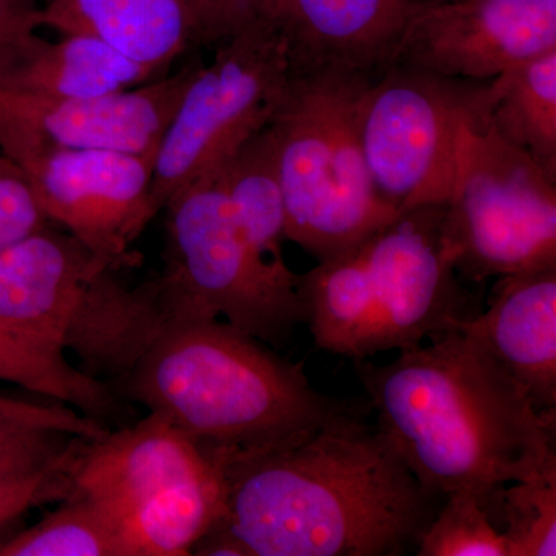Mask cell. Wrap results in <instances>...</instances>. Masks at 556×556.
Segmentation results:
<instances>
[{
  "mask_svg": "<svg viewBox=\"0 0 556 556\" xmlns=\"http://www.w3.org/2000/svg\"><path fill=\"white\" fill-rule=\"evenodd\" d=\"M485 508L506 540L508 556L556 555V464L500 486Z\"/></svg>",
  "mask_w": 556,
  "mask_h": 556,
  "instance_id": "cell-24",
  "label": "cell"
},
{
  "mask_svg": "<svg viewBox=\"0 0 556 556\" xmlns=\"http://www.w3.org/2000/svg\"><path fill=\"white\" fill-rule=\"evenodd\" d=\"M445 236L468 283L556 266V181L490 118L464 126Z\"/></svg>",
  "mask_w": 556,
  "mask_h": 556,
  "instance_id": "cell-9",
  "label": "cell"
},
{
  "mask_svg": "<svg viewBox=\"0 0 556 556\" xmlns=\"http://www.w3.org/2000/svg\"><path fill=\"white\" fill-rule=\"evenodd\" d=\"M0 153L24 172L51 223L110 268L138 265L131 248L160 214L152 195L153 156L31 142Z\"/></svg>",
  "mask_w": 556,
  "mask_h": 556,
  "instance_id": "cell-12",
  "label": "cell"
},
{
  "mask_svg": "<svg viewBox=\"0 0 556 556\" xmlns=\"http://www.w3.org/2000/svg\"><path fill=\"white\" fill-rule=\"evenodd\" d=\"M289 78L287 42L262 14L219 40L214 60L203 62L190 80L156 150L152 195L160 212L268 126Z\"/></svg>",
  "mask_w": 556,
  "mask_h": 556,
  "instance_id": "cell-11",
  "label": "cell"
},
{
  "mask_svg": "<svg viewBox=\"0 0 556 556\" xmlns=\"http://www.w3.org/2000/svg\"><path fill=\"white\" fill-rule=\"evenodd\" d=\"M445 204L401 212L338 257L300 276L314 343L354 362L422 345L481 311L456 269Z\"/></svg>",
  "mask_w": 556,
  "mask_h": 556,
  "instance_id": "cell-4",
  "label": "cell"
},
{
  "mask_svg": "<svg viewBox=\"0 0 556 556\" xmlns=\"http://www.w3.org/2000/svg\"><path fill=\"white\" fill-rule=\"evenodd\" d=\"M49 225L24 172L0 153V252Z\"/></svg>",
  "mask_w": 556,
  "mask_h": 556,
  "instance_id": "cell-26",
  "label": "cell"
},
{
  "mask_svg": "<svg viewBox=\"0 0 556 556\" xmlns=\"http://www.w3.org/2000/svg\"><path fill=\"white\" fill-rule=\"evenodd\" d=\"M64 407L65 404L61 402H54L53 405L35 404V402L0 396V430L14 424L60 415Z\"/></svg>",
  "mask_w": 556,
  "mask_h": 556,
  "instance_id": "cell-30",
  "label": "cell"
},
{
  "mask_svg": "<svg viewBox=\"0 0 556 556\" xmlns=\"http://www.w3.org/2000/svg\"><path fill=\"white\" fill-rule=\"evenodd\" d=\"M167 268L159 278L172 313L225 317L265 343L283 345L305 321L299 281L266 268L237 225L222 166L167 201Z\"/></svg>",
  "mask_w": 556,
  "mask_h": 556,
  "instance_id": "cell-8",
  "label": "cell"
},
{
  "mask_svg": "<svg viewBox=\"0 0 556 556\" xmlns=\"http://www.w3.org/2000/svg\"><path fill=\"white\" fill-rule=\"evenodd\" d=\"M109 431L75 408L0 430V526L30 508L67 500L90 442Z\"/></svg>",
  "mask_w": 556,
  "mask_h": 556,
  "instance_id": "cell-17",
  "label": "cell"
},
{
  "mask_svg": "<svg viewBox=\"0 0 556 556\" xmlns=\"http://www.w3.org/2000/svg\"><path fill=\"white\" fill-rule=\"evenodd\" d=\"M225 514L251 556H401L437 517L438 495L353 409L294 447L225 471Z\"/></svg>",
  "mask_w": 556,
  "mask_h": 556,
  "instance_id": "cell-1",
  "label": "cell"
},
{
  "mask_svg": "<svg viewBox=\"0 0 556 556\" xmlns=\"http://www.w3.org/2000/svg\"><path fill=\"white\" fill-rule=\"evenodd\" d=\"M0 556H124L119 538L90 501L70 495L35 526L0 543Z\"/></svg>",
  "mask_w": 556,
  "mask_h": 556,
  "instance_id": "cell-23",
  "label": "cell"
},
{
  "mask_svg": "<svg viewBox=\"0 0 556 556\" xmlns=\"http://www.w3.org/2000/svg\"><path fill=\"white\" fill-rule=\"evenodd\" d=\"M155 76L91 36L64 35L53 42L35 31L0 51V87L22 93L86 100L135 89Z\"/></svg>",
  "mask_w": 556,
  "mask_h": 556,
  "instance_id": "cell-18",
  "label": "cell"
},
{
  "mask_svg": "<svg viewBox=\"0 0 556 556\" xmlns=\"http://www.w3.org/2000/svg\"><path fill=\"white\" fill-rule=\"evenodd\" d=\"M203 61L100 98H53L0 87V150L21 142L153 156Z\"/></svg>",
  "mask_w": 556,
  "mask_h": 556,
  "instance_id": "cell-14",
  "label": "cell"
},
{
  "mask_svg": "<svg viewBox=\"0 0 556 556\" xmlns=\"http://www.w3.org/2000/svg\"><path fill=\"white\" fill-rule=\"evenodd\" d=\"M416 555L508 556V547L484 501L475 493L455 492L424 530Z\"/></svg>",
  "mask_w": 556,
  "mask_h": 556,
  "instance_id": "cell-25",
  "label": "cell"
},
{
  "mask_svg": "<svg viewBox=\"0 0 556 556\" xmlns=\"http://www.w3.org/2000/svg\"><path fill=\"white\" fill-rule=\"evenodd\" d=\"M113 391L185 431L225 471L294 447L351 409L318 393L302 364L206 314L169 318Z\"/></svg>",
  "mask_w": 556,
  "mask_h": 556,
  "instance_id": "cell-3",
  "label": "cell"
},
{
  "mask_svg": "<svg viewBox=\"0 0 556 556\" xmlns=\"http://www.w3.org/2000/svg\"><path fill=\"white\" fill-rule=\"evenodd\" d=\"M226 193L249 248L276 276L299 281L285 262L287 215L269 127L248 139L222 164Z\"/></svg>",
  "mask_w": 556,
  "mask_h": 556,
  "instance_id": "cell-20",
  "label": "cell"
},
{
  "mask_svg": "<svg viewBox=\"0 0 556 556\" xmlns=\"http://www.w3.org/2000/svg\"><path fill=\"white\" fill-rule=\"evenodd\" d=\"M190 555L201 556H251L247 546L230 532L222 517L217 519L203 536L193 544Z\"/></svg>",
  "mask_w": 556,
  "mask_h": 556,
  "instance_id": "cell-29",
  "label": "cell"
},
{
  "mask_svg": "<svg viewBox=\"0 0 556 556\" xmlns=\"http://www.w3.org/2000/svg\"><path fill=\"white\" fill-rule=\"evenodd\" d=\"M371 80L357 73H291L268 124L287 240L318 263L350 251L399 215L376 190L362 149L358 102Z\"/></svg>",
  "mask_w": 556,
  "mask_h": 556,
  "instance_id": "cell-6",
  "label": "cell"
},
{
  "mask_svg": "<svg viewBox=\"0 0 556 556\" xmlns=\"http://www.w3.org/2000/svg\"><path fill=\"white\" fill-rule=\"evenodd\" d=\"M118 273L46 226L0 252V321L72 351L113 391L174 317L159 278L129 287Z\"/></svg>",
  "mask_w": 556,
  "mask_h": 556,
  "instance_id": "cell-5",
  "label": "cell"
},
{
  "mask_svg": "<svg viewBox=\"0 0 556 556\" xmlns=\"http://www.w3.org/2000/svg\"><path fill=\"white\" fill-rule=\"evenodd\" d=\"M413 9V0H265L257 14L283 36L292 75L376 79L390 67Z\"/></svg>",
  "mask_w": 556,
  "mask_h": 556,
  "instance_id": "cell-15",
  "label": "cell"
},
{
  "mask_svg": "<svg viewBox=\"0 0 556 556\" xmlns=\"http://www.w3.org/2000/svg\"><path fill=\"white\" fill-rule=\"evenodd\" d=\"M40 7L38 0H0V51L38 31Z\"/></svg>",
  "mask_w": 556,
  "mask_h": 556,
  "instance_id": "cell-28",
  "label": "cell"
},
{
  "mask_svg": "<svg viewBox=\"0 0 556 556\" xmlns=\"http://www.w3.org/2000/svg\"><path fill=\"white\" fill-rule=\"evenodd\" d=\"M556 50V0H452L409 13L390 65L489 83Z\"/></svg>",
  "mask_w": 556,
  "mask_h": 556,
  "instance_id": "cell-13",
  "label": "cell"
},
{
  "mask_svg": "<svg viewBox=\"0 0 556 556\" xmlns=\"http://www.w3.org/2000/svg\"><path fill=\"white\" fill-rule=\"evenodd\" d=\"M46 2H49V0H46Z\"/></svg>",
  "mask_w": 556,
  "mask_h": 556,
  "instance_id": "cell-32",
  "label": "cell"
},
{
  "mask_svg": "<svg viewBox=\"0 0 556 556\" xmlns=\"http://www.w3.org/2000/svg\"><path fill=\"white\" fill-rule=\"evenodd\" d=\"M0 380L79 409L110 427L124 416V404L105 383L90 378L49 340L0 321Z\"/></svg>",
  "mask_w": 556,
  "mask_h": 556,
  "instance_id": "cell-21",
  "label": "cell"
},
{
  "mask_svg": "<svg viewBox=\"0 0 556 556\" xmlns=\"http://www.w3.org/2000/svg\"><path fill=\"white\" fill-rule=\"evenodd\" d=\"M265 0H188L189 47L217 46L254 20Z\"/></svg>",
  "mask_w": 556,
  "mask_h": 556,
  "instance_id": "cell-27",
  "label": "cell"
},
{
  "mask_svg": "<svg viewBox=\"0 0 556 556\" xmlns=\"http://www.w3.org/2000/svg\"><path fill=\"white\" fill-rule=\"evenodd\" d=\"M73 495L109 519L124 556L192 540L225 506V467L169 420L149 413L93 439Z\"/></svg>",
  "mask_w": 556,
  "mask_h": 556,
  "instance_id": "cell-7",
  "label": "cell"
},
{
  "mask_svg": "<svg viewBox=\"0 0 556 556\" xmlns=\"http://www.w3.org/2000/svg\"><path fill=\"white\" fill-rule=\"evenodd\" d=\"M500 94L490 124L526 150L556 181V50L522 62L495 78Z\"/></svg>",
  "mask_w": 556,
  "mask_h": 556,
  "instance_id": "cell-22",
  "label": "cell"
},
{
  "mask_svg": "<svg viewBox=\"0 0 556 556\" xmlns=\"http://www.w3.org/2000/svg\"><path fill=\"white\" fill-rule=\"evenodd\" d=\"M463 324L540 412L556 415V266L497 277L489 308Z\"/></svg>",
  "mask_w": 556,
  "mask_h": 556,
  "instance_id": "cell-16",
  "label": "cell"
},
{
  "mask_svg": "<svg viewBox=\"0 0 556 556\" xmlns=\"http://www.w3.org/2000/svg\"><path fill=\"white\" fill-rule=\"evenodd\" d=\"M393 362L357 361L378 428L428 492L489 501L510 482L556 464V415L540 412L521 386L464 327L431 336Z\"/></svg>",
  "mask_w": 556,
  "mask_h": 556,
  "instance_id": "cell-2",
  "label": "cell"
},
{
  "mask_svg": "<svg viewBox=\"0 0 556 556\" xmlns=\"http://www.w3.org/2000/svg\"><path fill=\"white\" fill-rule=\"evenodd\" d=\"M434 2H452V0H413L416 5H422V3H434Z\"/></svg>",
  "mask_w": 556,
  "mask_h": 556,
  "instance_id": "cell-31",
  "label": "cell"
},
{
  "mask_svg": "<svg viewBox=\"0 0 556 556\" xmlns=\"http://www.w3.org/2000/svg\"><path fill=\"white\" fill-rule=\"evenodd\" d=\"M39 24L100 39L156 75L189 49L188 0H49Z\"/></svg>",
  "mask_w": 556,
  "mask_h": 556,
  "instance_id": "cell-19",
  "label": "cell"
},
{
  "mask_svg": "<svg viewBox=\"0 0 556 556\" xmlns=\"http://www.w3.org/2000/svg\"><path fill=\"white\" fill-rule=\"evenodd\" d=\"M497 80L453 79L390 65L358 102L362 149L375 188L401 212L445 204L464 126L490 118Z\"/></svg>",
  "mask_w": 556,
  "mask_h": 556,
  "instance_id": "cell-10",
  "label": "cell"
}]
</instances>
